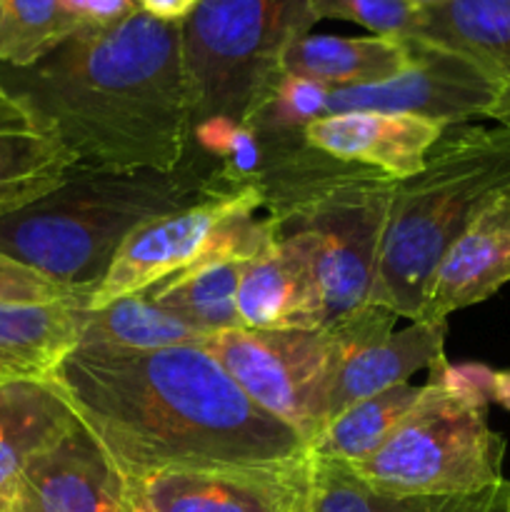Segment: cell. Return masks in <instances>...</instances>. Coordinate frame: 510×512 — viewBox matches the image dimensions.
<instances>
[{
  "instance_id": "26",
  "label": "cell",
  "mask_w": 510,
  "mask_h": 512,
  "mask_svg": "<svg viewBox=\"0 0 510 512\" xmlns=\"http://www.w3.org/2000/svg\"><path fill=\"white\" fill-rule=\"evenodd\" d=\"M0 65L28 68L80 30L60 0H0Z\"/></svg>"
},
{
  "instance_id": "34",
  "label": "cell",
  "mask_w": 510,
  "mask_h": 512,
  "mask_svg": "<svg viewBox=\"0 0 510 512\" xmlns=\"http://www.w3.org/2000/svg\"><path fill=\"white\" fill-rule=\"evenodd\" d=\"M410 5H415V8L425 10V8H433V5H438L440 0H408Z\"/></svg>"
},
{
  "instance_id": "35",
  "label": "cell",
  "mask_w": 510,
  "mask_h": 512,
  "mask_svg": "<svg viewBox=\"0 0 510 512\" xmlns=\"http://www.w3.org/2000/svg\"><path fill=\"white\" fill-rule=\"evenodd\" d=\"M0 13H3V3H0Z\"/></svg>"
},
{
  "instance_id": "16",
  "label": "cell",
  "mask_w": 510,
  "mask_h": 512,
  "mask_svg": "<svg viewBox=\"0 0 510 512\" xmlns=\"http://www.w3.org/2000/svg\"><path fill=\"white\" fill-rule=\"evenodd\" d=\"M88 295L48 303H0V388L50 383L65 355L80 343Z\"/></svg>"
},
{
  "instance_id": "1",
  "label": "cell",
  "mask_w": 510,
  "mask_h": 512,
  "mask_svg": "<svg viewBox=\"0 0 510 512\" xmlns=\"http://www.w3.org/2000/svg\"><path fill=\"white\" fill-rule=\"evenodd\" d=\"M50 383L125 478L310 458L308 443L250 400L200 345H75Z\"/></svg>"
},
{
  "instance_id": "25",
  "label": "cell",
  "mask_w": 510,
  "mask_h": 512,
  "mask_svg": "<svg viewBox=\"0 0 510 512\" xmlns=\"http://www.w3.org/2000/svg\"><path fill=\"white\" fill-rule=\"evenodd\" d=\"M203 330L193 328L178 315L168 313L153 300L125 295L105 308H83V330L78 345H118L130 350H163L178 345H200Z\"/></svg>"
},
{
  "instance_id": "5",
  "label": "cell",
  "mask_w": 510,
  "mask_h": 512,
  "mask_svg": "<svg viewBox=\"0 0 510 512\" xmlns=\"http://www.w3.org/2000/svg\"><path fill=\"white\" fill-rule=\"evenodd\" d=\"M510 193V125H455L415 178L395 183L370 305L413 323L445 250L470 220Z\"/></svg>"
},
{
  "instance_id": "24",
  "label": "cell",
  "mask_w": 510,
  "mask_h": 512,
  "mask_svg": "<svg viewBox=\"0 0 510 512\" xmlns=\"http://www.w3.org/2000/svg\"><path fill=\"white\" fill-rule=\"evenodd\" d=\"M243 263L238 258L203 263L153 285L143 295L205 335L243 328L238 315Z\"/></svg>"
},
{
  "instance_id": "28",
  "label": "cell",
  "mask_w": 510,
  "mask_h": 512,
  "mask_svg": "<svg viewBox=\"0 0 510 512\" xmlns=\"http://www.w3.org/2000/svg\"><path fill=\"white\" fill-rule=\"evenodd\" d=\"M190 143L208 155L233 185H258L263 180L265 150L250 125L230 118H208L193 125Z\"/></svg>"
},
{
  "instance_id": "4",
  "label": "cell",
  "mask_w": 510,
  "mask_h": 512,
  "mask_svg": "<svg viewBox=\"0 0 510 512\" xmlns=\"http://www.w3.org/2000/svg\"><path fill=\"white\" fill-rule=\"evenodd\" d=\"M265 150V215L278 233L313 240L325 325L370 305L395 183L368 168L340 163L300 138H260Z\"/></svg>"
},
{
  "instance_id": "19",
  "label": "cell",
  "mask_w": 510,
  "mask_h": 512,
  "mask_svg": "<svg viewBox=\"0 0 510 512\" xmlns=\"http://www.w3.org/2000/svg\"><path fill=\"white\" fill-rule=\"evenodd\" d=\"M73 165L55 135L0 88V218L58 188Z\"/></svg>"
},
{
  "instance_id": "14",
  "label": "cell",
  "mask_w": 510,
  "mask_h": 512,
  "mask_svg": "<svg viewBox=\"0 0 510 512\" xmlns=\"http://www.w3.org/2000/svg\"><path fill=\"white\" fill-rule=\"evenodd\" d=\"M445 130L440 123L418 115L350 110L313 120L303 130V140L328 158L403 183L425 168L430 148Z\"/></svg>"
},
{
  "instance_id": "18",
  "label": "cell",
  "mask_w": 510,
  "mask_h": 512,
  "mask_svg": "<svg viewBox=\"0 0 510 512\" xmlns=\"http://www.w3.org/2000/svg\"><path fill=\"white\" fill-rule=\"evenodd\" d=\"M413 38L463 53L503 90L495 123L510 125V0H440L420 13Z\"/></svg>"
},
{
  "instance_id": "3",
  "label": "cell",
  "mask_w": 510,
  "mask_h": 512,
  "mask_svg": "<svg viewBox=\"0 0 510 512\" xmlns=\"http://www.w3.org/2000/svg\"><path fill=\"white\" fill-rule=\"evenodd\" d=\"M233 188L245 185L228 183L193 143L175 170L73 165L58 188L0 218V253L90 295L135 230Z\"/></svg>"
},
{
  "instance_id": "13",
  "label": "cell",
  "mask_w": 510,
  "mask_h": 512,
  "mask_svg": "<svg viewBox=\"0 0 510 512\" xmlns=\"http://www.w3.org/2000/svg\"><path fill=\"white\" fill-rule=\"evenodd\" d=\"M238 315L248 330L323 328L325 303L310 235L278 233L273 243L245 260Z\"/></svg>"
},
{
  "instance_id": "29",
  "label": "cell",
  "mask_w": 510,
  "mask_h": 512,
  "mask_svg": "<svg viewBox=\"0 0 510 512\" xmlns=\"http://www.w3.org/2000/svg\"><path fill=\"white\" fill-rule=\"evenodd\" d=\"M313 8L320 20H350L368 28L373 35L393 38H413L423 13L408 0H313Z\"/></svg>"
},
{
  "instance_id": "11",
  "label": "cell",
  "mask_w": 510,
  "mask_h": 512,
  "mask_svg": "<svg viewBox=\"0 0 510 512\" xmlns=\"http://www.w3.org/2000/svg\"><path fill=\"white\" fill-rule=\"evenodd\" d=\"M310 458L270 468H183L128 478L133 512H305Z\"/></svg>"
},
{
  "instance_id": "7",
  "label": "cell",
  "mask_w": 510,
  "mask_h": 512,
  "mask_svg": "<svg viewBox=\"0 0 510 512\" xmlns=\"http://www.w3.org/2000/svg\"><path fill=\"white\" fill-rule=\"evenodd\" d=\"M313 0H200L180 23L193 125L248 123L283 75L285 53L318 23Z\"/></svg>"
},
{
  "instance_id": "9",
  "label": "cell",
  "mask_w": 510,
  "mask_h": 512,
  "mask_svg": "<svg viewBox=\"0 0 510 512\" xmlns=\"http://www.w3.org/2000/svg\"><path fill=\"white\" fill-rule=\"evenodd\" d=\"M275 238L278 228L265 215L260 183L210 195L135 230L88 295L85 308L98 310L125 295H140L213 260H248Z\"/></svg>"
},
{
  "instance_id": "32",
  "label": "cell",
  "mask_w": 510,
  "mask_h": 512,
  "mask_svg": "<svg viewBox=\"0 0 510 512\" xmlns=\"http://www.w3.org/2000/svg\"><path fill=\"white\" fill-rule=\"evenodd\" d=\"M200 0H133L135 10L160 20V23H185L198 8Z\"/></svg>"
},
{
  "instance_id": "36",
  "label": "cell",
  "mask_w": 510,
  "mask_h": 512,
  "mask_svg": "<svg viewBox=\"0 0 510 512\" xmlns=\"http://www.w3.org/2000/svg\"><path fill=\"white\" fill-rule=\"evenodd\" d=\"M505 512H510V510H505Z\"/></svg>"
},
{
  "instance_id": "2",
  "label": "cell",
  "mask_w": 510,
  "mask_h": 512,
  "mask_svg": "<svg viewBox=\"0 0 510 512\" xmlns=\"http://www.w3.org/2000/svg\"><path fill=\"white\" fill-rule=\"evenodd\" d=\"M0 88L80 168L175 170L190 153L180 25L140 10L75 30L28 68L0 65Z\"/></svg>"
},
{
  "instance_id": "15",
  "label": "cell",
  "mask_w": 510,
  "mask_h": 512,
  "mask_svg": "<svg viewBox=\"0 0 510 512\" xmlns=\"http://www.w3.org/2000/svg\"><path fill=\"white\" fill-rule=\"evenodd\" d=\"M510 283V193L485 205L453 240L433 270L415 320L448 323L455 310L470 308Z\"/></svg>"
},
{
  "instance_id": "6",
  "label": "cell",
  "mask_w": 510,
  "mask_h": 512,
  "mask_svg": "<svg viewBox=\"0 0 510 512\" xmlns=\"http://www.w3.org/2000/svg\"><path fill=\"white\" fill-rule=\"evenodd\" d=\"M490 375L483 365L430 370L423 398L393 438L345 465L390 495H468L500 483L505 440L488 425Z\"/></svg>"
},
{
  "instance_id": "10",
  "label": "cell",
  "mask_w": 510,
  "mask_h": 512,
  "mask_svg": "<svg viewBox=\"0 0 510 512\" xmlns=\"http://www.w3.org/2000/svg\"><path fill=\"white\" fill-rule=\"evenodd\" d=\"M413 40V63L395 78L328 93L325 115L378 110L428 118L443 128L495 120L503 100L498 80L463 53L423 38Z\"/></svg>"
},
{
  "instance_id": "31",
  "label": "cell",
  "mask_w": 510,
  "mask_h": 512,
  "mask_svg": "<svg viewBox=\"0 0 510 512\" xmlns=\"http://www.w3.org/2000/svg\"><path fill=\"white\" fill-rule=\"evenodd\" d=\"M78 28H108L135 13L133 0H60Z\"/></svg>"
},
{
  "instance_id": "21",
  "label": "cell",
  "mask_w": 510,
  "mask_h": 512,
  "mask_svg": "<svg viewBox=\"0 0 510 512\" xmlns=\"http://www.w3.org/2000/svg\"><path fill=\"white\" fill-rule=\"evenodd\" d=\"M78 418L53 383L0 388V512H8L15 485L33 458L75 428Z\"/></svg>"
},
{
  "instance_id": "8",
  "label": "cell",
  "mask_w": 510,
  "mask_h": 512,
  "mask_svg": "<svg viewBox=\"0 0 510 512\" xmlns=\"http://www.w3.org/2000/svg\"><path fill=\"white\" fill-rule=\"evenodd\" d=\"M398 318L393 310L368 305L315 330H223L200 348L228 370L250 400L310 445L325 428L330 393L345 360L395 333Z\"/></svg>"
},
{
  "instance_id": "20",
  "label": "cell",
  "mask_w": 510,
  "mask_h": 512,
  "mask_svg": "<svg viewBox=\"0 0 510 512\" xmlns=\"http://www.w3.org/2000/svg\"><path fill=\"white\" fill-rule=\"evenodd\" d=\"M413 63V40L393 35H315L290 45L283 68L325 88H360L385 83Z\"/></svg>"
},
{
  "instance_id": "30",
  "label": "cell",
  "mask_w": 510,
  "mask_h": 512,
  "mask_svg": "<svg viewBox=\"0 0 510 512\" xmlns=\"http://www.w3.org/2000/svg\"><path fill=\"white\" fill-rule=\"evenodd\" d=\"M88 295L55 283L48 275L18 263L10 255L0 253V303H48V300Z\"/></svg>"
},
{
  "instance_id": "23",
  "label": "cell",
  "mask_w": 510,
  "mask_h": 512,
  "mask_svg": "<svg viewBox=\"0 0 510 512\" xmlns=\"http://www.w3.org/2000/svg\"><path fill=\"white\" fill-rule=\"evenodd\" d=\"M423 393L425 385L403 383L350 405L315 435L308 445L310 455L348 465L363 463L393 438Z\"/></svg>"
},
{
  "instance_id": "12",
  "label": "cell",
  "mask_w": 510,
  "mask_h": 512,
  "mask_svg": "<svg viewBox=\"0 0 510 512\" xmlns=\"http://www.w3.org/2000/svg\"><path fill=\"white\" fill-rule=\"evenodd\" d=\"M8 512H133L128 478L85 425L33 458Z\"/></svg>"
},
{
  "instance_id": "22",
  "label": "cell",
  "mask_w": 510,
  "mask_h": 512,
  "mask_svg": "<svg viewBox=\"0 0 510 512\" xmlns=\"http://www.w3.org/2000/svg\"><path fill=\"white\" fill-rule=\"evenodd\" d=\"M508 505V478L468 495H390L370 488L345 463L310 455L305 512H500Z\"/></svg>"
},
{
  "instance_id": "33",
  "label": "cell",
  "mask_w": 510,
  "mask_h": 512,
  "mask_svg": "<svg viewBox=\"0 0 510 512\" xmlns=\"http://www.w3.org/2000/svg\"><path fill=\"white\" fill-rule=\"evenodd\" d=\"M490 400L510 410V370H493V375H490Z\"/></svg>"
},
{
  "instance_id": "17",
  "label": "cell",
  "mask_w": 510,
  "mask_h": 512,
  "mask_svg": "<svg viewBox=\"0 0 510 512\" xmlns=\"http://www.w3.org/2000/svg\"><path fill=\"white\" fill-rule=\"evenodd\" d=\"M448 323L413 320L408 328L390 333L365 348L355 350L340 368L330 393L325 425L360 400L378 395L395 385L408 383L418 370H438L445 360Z\"/></svg>"
},
{
  "instance_id": "27",
  "label": "cell",
  "mask_w": 510,
  "mask_h": 512,
  "mask_svg": "<svg viewBox=\"0 0 510 512\" xmlns=\"http://www.w3.org/2000/svg\"><path fill=\"white\" fill-rule=\"evenodd\" d=\"M328 93L330 88L325 85L283 70L245 125L260 138H300L313 120L325 115Z\"/></svg>"
}]
</instances>
